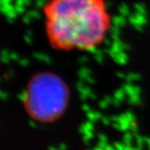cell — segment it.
Wrapping results in <instances>:
<instances>
[{"label":"cell","instance_id":"2","mask_svg":"<svg viewBox=\"0 0 150 150\" xmlns=\"http://www.w3.org/2000/svg\"><path fill=\"white\" fill-rule=\"evenodd\" d=\"M70 99L69 86L60 76L41 71L30 79L23 100L31 119L40 123H52L65 113Z\"/></svg>","mask_w":150,"mask_h":150},{"label":"cell","instance_id":"1","mask_svg":"<svg viewBox=\"0 0 150 150\" xmlns=\"http://www.w3.org/2000/svg\"><path fill=\"white\" fill-rule=\"evenodd\" d=\"M42 14L49 45L61 52L98 48L112 25L106 0H47Z\"/></svg>","mask_w":150,"mask_h":150}]
</instances>
